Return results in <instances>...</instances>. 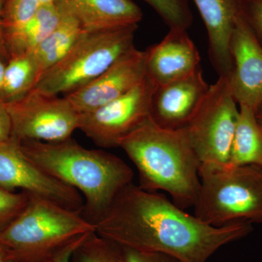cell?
Listing matches in <instances>:
<instances>
[{
    "label": "cell",
    "mask_w": 262,
    "mask_h": 262,
    "mask_svg": "<svg viewBox=\"0 0 262 262\" xmlns=\"http://www.w3.org/2000/svg\"><path fill=\"white\" fill-rule=\"evenodd\" d=\"M20 142L24 152L38 168L82 194V215L94 225L134 180L132 169L116 155L86 149L72 138L59 142Z\"/></svg>",
    "instance_id": "7a4b0ae2"
},
{
    "label": "cell",
    "mask_w": 262,
    "mask_h": 262,
    "mask_svg": "<svg viewBox=\"0 0 262 262\" xmlns=\"http://www.w3.org/2000/svg\"><path fill=\"white\" fill-rule=\"evenodd\" d=\"M204 22L208 37V56L219 77L232 70L230 40L239 14V0H193Z\"/></svg>",
    "instance_id": "9a60e30c"
},
{
    "label": "cell",
    "mask_w": 262,
    "mask_h": 262,
    "mask_svg": "<svg viewBox=\"0 0 262 262\" xmlns=\"http://www.w3.org/2000/svg\"><path fill=\"white\" fill-rule=\"evenodd\" d=\"M0 262H14L13 260L10 259L9 256L1 246H0Z\"/></svg>",
    "instance_id": "4dcf8cb0"
},
{
    "label": "cell",
    "mask_w": 262,
    "mask_h": 262,
    "mask_svg": "<svg viewBox=\"0 0 262 262\" xmlns=\"http://www.w3.org/2000/svg\"><path fill=\"white\" fill-rule=\"evenodd\" d=\"M137 27L82 32L68 54L45 72L33 90L46 96H58L89 83L135 47Z\"/></svg>",
    "instance_id": "8992f818"
},
{
    "label": "cell",
    "mask_w": 262,
    "mask_h": 262,
    "mask_svg": "<svg viewBox=\"0 0 262 262\" xmlns=\"http://www.w3.org/2000/svg\"><path fill=\"white\" fill-rule=\"evenodd\" d=\"M0 187L10 191L21 189L70 211H83L80 193L38 168L24 152L20 141L13 136L0 142Z\"/></svg>",
    "instance_id": "30bf717a"
},
{
    "label": "cell",
    "mask_w": 262,
    "mask_h": 262,
    "mask_svg": "<svg viewBox=\"0 0 262 262\" xmlns=\"http://www.w3.org/2000/svg\"><path fill=\"white\" fill-rule=\"evenodd\" d=\"M4 3L5 0H0V58H2L6 63L8 60V53L7 51L6 46H5L3 27H2V13H3Z\"/></svg>",
    "instance_id": "f1b7e54d"
},
{
    "label": "cell",
    "mask_w": 262,
    "mask_h": 262,
    "mask_svg": "<svg viewBox=\"0 0 262 262\" xmlns=\"http://www.w3.org/2000/svg\"><path fill=\"white\" fill-rule=\"evenodd\" d=\"M61 13L58 27L32 52L37 62L39 79L68 54L84 32L75 18Z\"/></svg>",
    "instance_id": "ac0fdd59"
},
{
    "label": "cell",
    "mask_w": 262,
    "mask_h": 262,
    "mask_svg": "<svg viewBox=\"0 0 262 262\" xmlns=\"http://www.w3.org/2000/svg\"><path fill=\"white\" fill-rule=\"evenodd\" d=\"M115 246L118 249L122 262H181L177 258L163 253L146 252L117 245Z\"/></svg>",
    "instance_id": "484cf974"
},
{
    "label": "cell",
    "mask_w": 262,
    "mask_h": 262,
    "mask_svg": "<svg viewBox=\"0 0 262 262\" xmlns=\"http://www.w3.org/2000/svg\"><path fill=\"white\" fill-rule=\"evenodd\" d=\"M156 86L146 76L123 96L92 111L80 113L79 130L98 146L118 147L124 137L150 116Z\"/></svg>",
    "instance_id": "9c48e42d"
},
{
    "label": "cell",
    "mask_w": 262,
    "mask_h": 262,
    "mask_svg": "<svg viewBox=\"0 0 262 262\" xmlns=\"http://www.w3.org/2000/svg\"><path fill=\"white\" fill-rule=\"evenodd\" d=\"M232 67L227 79L238 106L256 113L262 103V47L241 15L230 40Z\"/></svg>",
    "instance_id": "7c38bea8"
},
{
    "label": "cell",
    "mask_w": 262,
    "mask_h": 262,
    "mask_svg": "<svg viewBox=\"0 0 262 262\" xmlns=\"http://www.w3.org/2000/svg\"><path fill=\"white\" fill-rule=\"evenodd\" d=\"M256 116L258 122H259L260 125H261L262 127V103L260 104V106H258L257 110H256Z\"/></svg>",
    "instance_id": "1f68e13d"
},
{
    "label": "cell",
    "mask_w": 262,
    "mask_h": 262,
    "mask_svg": "<svg viewBox=\"0 0 262 262\" xmlns=\"http://www.w3.org/2000/svg\"><path fill=\"white\" fill-rule=\"evenodd\" d=\"M95 225L98 236L117 246L163 253L181 262H206L222 246L253 232L247 222L208 225L165 194L134 182L119 193Z\"/></svg>",
    "instance_id": "6da1fadb"
},
{
    "label": "cell",
    "mask_w": 262,
    "mask_h": 262,
    "mask_svg": "<svg viewBox=\"0 0 262 262\" xmlns=\"http://www.w3.org/2000/svg\"><path fill=\"white\" fill-rule=\"evenodd\" d=\"M118 147L135 165L139 187L168 193L182 209L194 207L201 187V163L186 127L163 128L149 116L124 137Z\"/></svg>",
    "instance_id": "3957f363"
},
{
    "label": "cell",
    "mask_w": 262,
    "mask_h": 262,
    "mask_svg": "<svg viewBox=\"0 0 262 262\" xmlns=\"http://www.w3.org/2000/svg\"><path fill=\"white\" fill-rule=\"evenodd\" d=\"M11 122L6 108L0 102V142L11 137Z\"/></svg>",
    "instance_id": "83f0119b"
},
{
    "label": "cell",
    "mask_w": 262,
    "mask_h": 262,
    "mask_svg": "<svg viewBox=\"0 0 262 262\" xmlns=\"http://www.w3.org/2000/svg\"><path fill=\"white\" fill-rule=\"evenodd\" d=\"M29 194L27 206L0 231V246L14 262H47L74 241L96 232L80 212Z\"/></svg>",
    "instance_id": "277c9868"
},
{
    "label": "cell",
    "mask_w": 262,
    "mask_h": 262,
    "mask_svg": "<svg viewBox=\"0 0 262 262\" xmlns=\"http://www.w3.org/2000/svg\"><path fill=\"white\" fill-rule=\"evenodd\" d=\"M239 12L262 47V0H239Z\"/></svg>",
    "instance_id": "d4e9b609"
},
{
    "label": "cell",
    "mask_w": 262,
    "mask_h": 262,
    "mask_svg": "<svg viewBox=\"0 0 262 262\" xmlns=\"http://www.w3.org/2000/svg\"><path fill=\"white\" fill-rule=\"evenodd\" d=\"M5 62L0 58V98H1L2 87H3V75H4Z\"/></svg>",
    "instance_id": "f546056e"
},
{
    "label": "cell",
    "mask_w": 262,
    "mask_h": 262,
    "mask_svg": "<svg viewBox=\"0 0 262 262\" xmlns=\"http://www.w3.org/2000/svg\"><path fill=\"white\" fill-rule=\"evenodd\" d=\"M4 105L11 136L20 141L59 142L72 138L79 128L80 113L65 96H46L32 90L19 101Z\"/></svg>",
    "instance_id": "ba28073f"
},
{
    "label": "cell",
    "mask_w": 262,
    "mask_h": 262,
    "mask_svg": "<svg viewBox=\"0 0 262 262\" xmlns=\"http://www.w3.org/2000/svg\"><path fill=\"white\" fill-rule=\"evenodd\" d=\"M62 13L56 4L40 6L24 28L5 42L8 58L32 53L58 27Z\"/></svg>",
    "instance_id": "d6986e66"
},
{
    "label": "cell",
    "mask_w": 262,
    "mask_h": 262,
    "mask_svg": "<svg viewBox=\"0 0 262 262\" xmlns=\"http://www.w3.org/2000/svg\"><path fill=\"white\" fill-rule=\"evenodd\" d=\"M229 167L255 165L262 167V127L256 113L238 106Z\"/></svg>",
    "instance_id": "e0dca14e"
},
{
    "label": "cell",
    "mask_w": 262,
    "mask_h": 262,
    "mask_svg": "<svg viewBox=\"0 0 262 262\" xmlns=\"http://www.w3.org/2000/svg\"><path fill=\"white\" fill-rule=\"evenodd\" d=\"M231 92L227 77L211 84L203 103L187 129L203 170L229 167L239 106Z\"/></svg>",
    "instance_id": "52a82bcc"
},
{
    "label": "cell",
    "mask_w": 262,
    "mask_h": 262,
    "mask_svg": "<svg viewBox=\"0 0 262 262\" xmlns=\"http://www.w3.org/2000/svg\"><path fill=\"white\" fill-rule=\"evenodd\" d=\"M28 193H15L0 187V231L7 227L27 206Z\"/></svg>",
    "instance_id": "cb8c5ba5"
},
{
    "label": "cell",
    "mask_w": 262,
    "mask_h": 262,
    "mask_svg": "<svg viewBox=\"0 0 262 262\" xmlns=\"http://www.w3.org/2000/svg\"><path fill=\"white\" fill-rule=\"evenodd\" d=\"M209 87L201 66L182 78L157 85L151 97L150 117L163 128H184L198 112Z\"/></svg>",
    "instance_id": "4fadbf2b"
},
{
    "label": "cell",
    "mask_w": 262,
    "mask_h": 262,
    "mask_svg": "<svg viewBox=\"0 0 262 262\" xmlns=\"http://www.w3.org/2000/svg\"><path fill=\"white\" fill-rule=\"evenodd\" d=\"M39 79L37 62L32 53L9 57L5 63L0 102L7 104L25 97Z\"/></svg>",
    "instance_id": "ffe728a7"
},
{
    "label": "cell",
    "mask_w": 262,
    "mask_h": 262,
    "mask_svg": "<svg viewBox=\"0 0 262 262\" xmlns=\"http://www.w3.org/2000/svg\"><path fill=\"white\" fill-rule=\"evenodd\" d=\"M194 215L213 227L234 222L262 224V167H227L200 171Z\"/></svg>",
    "instance_id": "5b68a950"
},
{
    "label": "cell",
    "mask_w": 262,
    "mask_h": 262,
    "mask_svg": "<svg viewBox=\"0 0 262 262\" xmlns=\"http://www.w3.org/2000/svg\"><path fill=\"white\" fill-rule=\"evenodd\" d=\"M154 9L169 29H187L193 15L187 0H144Z\"/></svg>",
    "instance_id": "603a6c76"
},
{
    "label": "cell",
    "mask_w": 262,
    "mask_h": 262,
    "mask_svg": "<svg viewBox=\"0 0 262 262\" xmlns=\"http://www.w3.org/2000/svg\"><path fill=\"white\" fill-rule=\"evenodd\" d=\"M146 77L145 51L134 47L95 80L65 98L76 111L87 113L127 94Z\"/></svg>",
    "instance_id": "8fae6325"
},
{
    "label": "cell",
    "mask_w": 262,
    "mask_h": 262,
    "mask_svg": "<svg viewBox=\"0 0 262 262\" xmlns=\"http://www.w3.org/2000/svg\"><path fill=\"white\" fill-rule=\"evenodd\" d=\"M39 7L38 0H5L2 13L5 42L24 28Z\"/></svg>",
    "instance_id": "44dd1931"
},
{
    "label": "cell",
    "mask_w": 262,
    "mask_h": 262,
    "mask_svg": "<svg viewBox=\"0 0 262 262\" xmlns=\"http://www.w3.org/2000/svg\"><path fill=\"white\" fill-rule=\"evenodd\" d=\"M89 235L90 234L81 237V238L77 239V241L72 242V244L66 246L64 248H63L59 252L57 253L53 258L47 262H72V257H73L76 250Z\"/></svg>",
    "instance_id": "4316f807"
},
{
    "label": "cell",
    "mask_w": 262,
    "mask_h": 262,
    "mask_svg": "<svg viewBox=\"0 0 262 262\" xmlns=\"http://www.w3.org/2000/svg\"><path fill=\"white\" fill-rule=\"evenodd\" d=\"M146 76L156 85L168 83L199 67L201 56L187 29H170L163 40L145 51Z\"/></svg>",
    "instance_id": "5bb4252c"
},
{
    "label": "cell",
    "mask_w": 262,
    "mask_h": 262,
    "mask_svg": "<svg viewBox=\"0 0 262 262\" xmlns=\"http://www.w3.org/2000/svg\"><path fill=\"white\" fill-rule=\"evenodd\" d=\"M63 13L75 18L84 32H98L137 26L141 8L132 0H57Z\"/></svg>",
    "instance_id": "2e32d148"
},
{
    "label": "cell",
    "mask_w": 262,
    "mask_h": 262,
    "mask_svg": "<svg viewBox=\"0 0 262 262\" xmlns=\"http://www.w3.org/2000/svg\"><path fill=\"white\" fill-rule=\"evenodd\" d=\"M57 0H38L40 6H46V5H51L56 4Z\"/></svg>",
    "instance_id": "d6a6232c"
},
{
    "label": "cell",
    "mask_w": 262,
    "mask_h": 262,
    "mask_svg": "<svg viewBox=\"0 0 262 262\" xmlns=\"http://www.w3.org/2000/svg\"><path fill=\"white\" fill-rule=\"evenodd\" d=\"M72 262H122L117 246L96 232L90 234L76 250Z\"/></svg>",
    "instance_id": "7402d4cb"
}]
</instances>
